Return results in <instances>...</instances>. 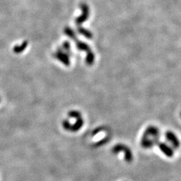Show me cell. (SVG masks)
Here are the masks:
<instances>
[{"label": "cell", "mask_w": 181, "mask_h": 181, "mask_svg": "<svg viewBox=\"0 0 181 181\" xmlns=\"http://www.w3.org/2000/svg\"><path fill=\"white\" fill-rule=\"evenodd\" d=\"M83 125H84V120H83L82 116L77 117L76 119V122L74 123L73 125L71 124L67 120H65L62 122L63 128H64L66 130L73 132L79 131L80 129L83 127Z\"/></svg>", "instance_id": "obj_3"}, {"label": "cell", "mask_w": 181, "mask_h": 181, "mask_svg": "<svg viewBox=\"0 0 181 181\" xmlns=\"http://www.w3.org/2000/svg\"><path fill=\"white\" fill-rule=\"evenodd\" d=\"M76 46H77V49H79V50L87 52V53H89V52L91 51L89 46L86 44L85 42L79 41V40L77 41H77H76Z\"/></svg>", "instance_id": "obj_8"}, {"label": "cell", "mask_w": 181, "mask_h": 181, "mask_svg": "<svg viewBox=\"0 0 181 181\" xmlns=\"http://www.w3.org/2000/svg\"><path fill=\"white\" fill-rule=\"evenodd\" d=\"M80 8L82 10V14L79 18L75 20V23L77 25L82 24L83 22H85L87 20L89 17V8L86 4H82L80 5Z\"/></svg>", "instance_id": "obj_6"}, {"label": "cell", "mask_w": 181, "mask_h": 181, "mask_svg": "<svg viewBox=\"0 0 181 181\" xmlns=\"http://www.w3.org/2000/svg\"><path fill=\"white\" fill-rule=\"evenodd\" d=\"M166 140L167 141V143H169L172 148L176 150L180 145V140L179 137L174 133L172 131H167L165 135Z\"/></svg>", "instance_id": "obj_4"}, {"label": "cell", "mask_w": 181, "mask_h": 181, "mask_svg": "<svg viewBox=\"0 0 181 181\" xmlns=\"http://www.w3.org/2000/svg\"><path fill=\"white\" fill-rule=\"evenodd\" d=\"M54 58H56L57 60H59V61L62 62L65 66L70 65V56L69 54L66 53L65 51L62 50V49H59L54 54Z\"/></svg>", "instance_id": "obj_5"}, {"label": "cell", "mask_w": 181, "mask_h": 181, "mask_svg": "<svg viewBox=\"0 0 181 181\" xmlns=\"http://www.w3.org/2000/svg\"><path fill=\"white\" fill-rule=\"evenodd\" d=\"M0 101H1V99H0Z\"/></svg>", "instance_id": "obj_14"}, {"label": "cell", "mask_w": 181, "mask_h": 181, "mask_svg": "<svg viewBox=\"0 0 181 181\" xmlns=\"http://www.w3.org/2000/svg\"><path fill=\"white\" fill-rule=\"evenodd\" d=\"M158 145L159 146V148L160 151L162 152L166 156L172 157L174 155L175 149L172 148L169 143L161 142Z\"/></svg>", "instance_id": "obj_7"}, {"label": "cell", "mask_w": 181, "mask_h": 181, "mask_svg": "<svg viewBox=\"0 0 181 181\" xmlns=\"http://www.w3.org/2000/svg\"><path fill=\"white\" fill-rule=\"evenodd\" d=\"M78 31L80 34L84 36L85 38H87L88 39H91L92 37H93V34H92L90 31H89L87 29H85V28L79 27L78 28Z\"/></svg>", "instance_id": "obj_10"}, {"label": "cell", "mask_w": 181, "mask_h": 181, "mask_svg": "<svg viewBox=\"0 0 181 181\" xmlns=\"http://www.w3.org/2000/svg\"><path fill=\"white\" fill-rule=\"evenodd\" d=\"M160 130L155 126H149L146 129L141 138V145L144 148H150L158 144Z\"/></svg>", "instance_id": "obj_1"}, {"label": "cell", "mask_w": 181, "mask_h": 181, "mask_svg": "<svg viewBox=\"0 0 181 181\" xmlns=\"http://www.w3.org/2000/svg\"><path fill=\"white\" fill-rule=\"evenodd\" d=\"M95 54L93 52L91 51L89 53H87V56H86L85 60L87 65L89 66L93 65L95 62Z\"/></svg>", "instance_id": "obj_9"}, {"label": "cell", "mask_w": 181, "mask_h": 181, "mask_svg": "<svg viewBox=\"0 0 181 181\" xmlns=\"http://www.w3.org/2000/svg\"><path fill=\"white\" fill-rule=\"evenodd\" d=\"M27 46H28L27 42H24L20 46H16V47L14 48V52L17 54L21 53L26 49V48L27 47Z\"/></svg>", "instance_id": "obj_11"}, {"label": "cell", "mask_w": 181, "mask_h": 181, "mask_svg": "<svg viewBox=\"0 0 181 181\" xmlns=\"http://www.w3.org/2000/svg\"><path fill=\"white\" fill-rule=\"evenodd\" d=\"M114 154H118L119 152H123L124 153V158L126 160V162H130L133 160V154L132 152L129 148L127 146H125L124 144H117L115 146L112 150Z\"/></svg>", "instance_id": "obj_2"}, {"label": "cell", "mask_w": 181, "mask_h": 181, "mask_svg": "<svg viewBox=\"0 0 181 181\" xmlns=\"http://www.w3.org/2000/svg\"><path fill=\"white\" fill-rule=\"evenodd\" d=\"M62 49L68 54H71V45L68 42H65L62 44Z\"/></svg>", "instance_id": "obj_13"}, {"label": "cell", "mask_w": 181, "mask_h": 181, "mask_svg": "<svg viewBox=\"0 0 181 181\" xmlns=\"http://www.w3.org/2000/svg\"><path fill=\"white\" fill-rule=\"evenodd\" d=\"M65 33L67 36L69 37L70 38L73 39V40H76V34L74 33V32L70 28L67 27L65 29Z\"/></svg>", "instance_id": "obj_12"}]
</instances>
